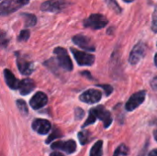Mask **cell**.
I'll return each instance as SVG.
<instances>
[{
  "mask_svg": "<svg viewBox=\"0 0 157 156\" xmlns=\"http://www.w3.org/2000/svg\"><path fill=\"white\" fill-rule=\"evenodd\" d=\"M71 51L73 52L74 57H75V61L77 62V63L79 65H82V66H84V65L89 66V65H92L94 63V62H95L94 55H92L90 53L84 52V51H78L76 49H74V48L71 49Z\"/></svg>",
  "mask_w": 157,
  "mask_h": 156,
  "instance_id": "obj_3",
  "label": "cell"
},
{
  "mask_svg": "<svg viewBox=\"0 0 157 156\" xmlns=\"http://www.w3.org/2000/svg\"><path fill=\"white\" fill-rule=\"evenodd\" d=\"M35 87V84L33 82V80L31 79H24L22 81L19 82V86H18V89H19V93L22 96H26L28 94H29Z\"/></svg>",
  "mask_w": 157,
  "mask_h": 156,
  "instance_id": "obj_15",
  "label": "cell"
},
{
  "mask_svg": "<svg viewBox=\"0 0 157 156\" xmlns=\"http://www.w3.org/2000/svg\"><path fill=\"white\" fill-rule=\"evenodd\" d=\"M106 3L109 6V7H110L112 10H114L116 13H119L120 14L121 12V8L118 5V3L116 2V0H106Z\"/></svg>",
  "mask_w": 157,
  "mask_h": 156,
  "instance_id": "obj_21",
  "label": "cell"
},
{
  "mask_svg": "<svg viewBox=\"0 0 157 156\" xmlns=\"http://www.w3.org/2000/svg\"><path fill=\"white\" fill-rule=\"evenodd\" d=\"M145 53V46L143 42H139L137 43L132 51L130 53V57H129V62L131 64H137L144 56Z\"/></svg>",
  "mask_w": 157,
  "mask_h": 156,
  "instance_id": "obj_7",
  "label": "cell"
},
{
  "mask_svg": "<svg viewBox=\"0 0 157 156\" xmlns=\"http://www.w3.org/2000/svg\"><path fill=\"white\" fill-rule=\"evenodd\" d=\"M102 97V93L99 90L97 89H88L85 91L83 94L80 96V100L85 103L88 104H95L100 101Z\"/></svg>",
  "mask_w": 157,
  "mask_h": 156,
  "instance_id": "obj_5",
  "label": "cell"
},
{
  "mask_svg": "<svg viewBox=\"0 0 157 156\" xmlns=\"http://www.w3.org/2000/svg\"><path fill=\"white\" fill-rule=\"evenodd\" d=\"M151 86H152L153 89L157 90V76L156 77H155V78L152 80V82H151Z\"/></svg>",
  "mask_w": 157,
  "mask_h": 156,
  "instance_id": "obj_26",
  "label": "cell"
},
{
  "mask_svg": "<svg viewBox=\"0 0 157 156\" xmlns=\"http://www.w3.org/2000/svg\"><path fill=\"white\" fill-rule=\"evenodd\" d=\"M145 97H146L145 91H140L133 94L126 103V109L128 111H132L136 109L141 104H143V102L145 99Z\"/></svg>",
  "mask_w": 157,
  "mask_h": 156,
  "instance_id": "obj_4",
  "label": "cell"
},
{
  "mask_svg": "<svg viewBox=\"0 0 157 156\" xmlns=\"http://www.w3.org/2000/svg\"><path fill=\"white\" fill-rule=\"evenodd\" d=\"M66 6V2L63 0H48L42 3L40 9L42 11H49V12H59L63 10Z\"/></svg>",
  "mask_w": 157,
  "mask_h": 156,
  "instance_id": "obj_6",
  "label": "cell"
},
{
  "mask_svg": "<svg viewBox=\"0 0 157 156\" xmlns=\"http://www.w3.org/2000/svg\"><path fill=\"white\" fill-rule=\"evenodd\" d=\"M123 1H125V2H127V3H131V2H132L133 0H123Z\"/></svg>",
  "mask_w": 157,
  "mask_h": 156,
  "instance_id": "obj_33",
  "label": "cell"
},
{
  "mask_svg": "<svg viewBox=\"0 0 157 156\" xmlns=\"http://www.w3.org/2000/svg\"><path fill=\"white\" fill-rule=\"evenodd\" d=\"M20 6H24V5H27L29 2V0H15Z\"/></svg>",
  "mask_w": 157,
  "mask_h": 156,
  "instance_id": "obj_28",
  "label": "cell"
},
{
  "mask_svg": "<svg viewBox=\"0 0 157 156\" xmlns=\"http://www.w3.org/2000/svg\"><path fill=\"white\" fill-rule=\"evenodd\" d=\"M17 108L18 110L20 111V113L23 115V116H27L28 115V107H27V104L24 100H17Z\"/></svg>",
  "mask_w": 157,
  "mask_h": 156,
  "instance_id": "obj_20",
  "label": "cell"
},
{
  "mask_svg": "<svg viewBox=\"0 0 157 156\" xmlns=\"http://www.w3.org/2000/svg\"><path fill=\"white\" fill-rule=\"evenodd\" d=\"M155 65L157 66V53L155 54Z\"/></svg>",
  "mask_w": 157,
  "mask_h": 156,
  "instance_id": "obj_32",
  "label": "cell"
},
{
  "mask_svg": "<svg viewBox=\"0 0 157 156\" xmlns=\"http://www.w3.org/2000/svg\"><path fill=\"white\" fill-rule=\"evenodd\" d=\"M19 7H20V6L15 0H4L1 3L0 10H1V14L3 16H5V15H8L10 13L16 11Z\"/></svg>",
  "mask_w": 157,
  "mask_h": 156,
  "instance_id": "obj_13",
  "label": "cell"
},
{
  "mask_svg": "<svg viewBox=\"0 0 157 156\" xmlns=\"http://www.w3.org/2000/svg\"><path fill=\"white\" fill-rule=\"evenodd\" d=\"M108 19L105 16L100 14H92L84 21V25L86 28L93 29H100L108 24Z\"/></svg>",
  "mask_w": 157,
  "mask_h": 156,
  "instance_id": "obj_1",
  "label": "cell"
},
{
  "mask_svg": "<svg viewBox=\"0 0 157 156\" xmlns=\"http://www.w3.org/2000/svg\"><path fill=\"white\" fill-rule=\"evenodd\" d=\"M148 156H157V150H154V151H152Z\"/></svg>",
  "mask_w": 157,
  "mask_h": 156,
  "instance_id": "obj_29",
  "label": "cell"
},
{
  "mask_svg": "<svg viewBox=\"0 0 157 156\" xmlns=\"http://www.w3.org/2000/svg\"><path fill=\"white\" fill-rule=\"evenodd\" d=\"M52 148L63 151L66 154H73L76 150V143L73 140H69L67 142H56L52 144Z\"/></svg>",
  "mask_w": 157,
  "mask_h": 156,
  "instance_id": "obj_10",
  "label": "cell"
},
{
  "mask_svg": "<svg viewBox=\"0 0 157 156\" xmlns=\"http://www.w3.org/2000/svg\"><path fill=\"white\" fill-rule=\"evenodd\" d=\"M51 127V123L47 120L37 119L32 122V129L40 135L47 134L50 131Z\"/></svg>",
  "mask_w": 157,
  "mask_h": 156,
  "instance_id": "obj_11",
  "label": "cell"
},
{
  "mask_svg": "<svg viewBox=\"0 0 157 156\" xmlns=\"http://www.w3.org/2000/svg\"><path fill=\"white\" fill-rule=\"evenodd\" d=\"M54 54L56 55L57 61L60 64V66L66 71H71L73 69V63L71 61V58L69 57L67 51L65 49L62 47H57L54 50Z\"/></svg>",
  "mask_w": 157,
  "mask_h": 156,
  "instance_id": "obj_2",
  "label": "cell"
},
{
  "mask_svg": "<svg viewBox=\"0 0 157 156\" xmlns=\"http://www.w3.org/2000/svg\"><path fill=\"white\" fill-rule=\"evenodd\" d=\"M103 88H106L105 90H106V94L107 95H109L111 92H112V87L110 86H101Z\"/></svg>",
  "mask_w": 157,
  "mask_h": 156,
  "instance_id": "obj_27",
  "label": "cell"
},
{
  "mask_svg": "<svg viewBox=\"0 0 157 156\" xmlns=\"http://www.w3.org/2000/svg\"><path fill=\"white\" fill-rule=\"evenodd\" d=\"M97 120V118H96V116L94 115V113L90 110V113H89V117H88V119H87V120L86 121V123L84 124V127H86V126H87V125H90V124H93L95 121Z\"/></svg>",
  "mask_w": 157,
  "mask_h": 156,
  "instance_id": "obj_24",
  "label": "cell"
},
{
  "mask_svg": "<svg viewBox=\"0 0 157 156\" xmlns=\"http://www.w3.org/2000/svg\"><path fill=\"white\" fill-rule=\"evenodd\" d=\"M102 146H103L102 141L97 142L91 148L90 156H102Z\"/></svg>",
  "mask_w": 157,
  "mask_h": 156,
  "instance_id": "obj_17",
  "label": "cell"
},
{
  "mask_svg": "<svg viewBox=\"0 0 157 156\" xmlns=\"http://www.w3.org/2000/svg\"><path fill=\"white\" fill-rule=\"evenodd\" d=\"M29 30H27V29H25V30H22L21 32H20V34H19V36H18V40L21 41H26V40H29Z\"/></svg>",
  "mask_w": 157,
  "mask_h": 156,
  "instance_id": "obj_23",
  "label": "cell"
},
{
  "mask_svg": "<svg viewBox=\"0 0 157 156\" xmlns=\"http://www.w3.org/2000/svg\"><path fill=\"white\" fill-rule=\"evenodd\" d=\"M152 29L155 32H157V12L155 13L154 18H153V23H152Z\"/></svg>",
  "mask_w": 157,
  "mask_h": 156,
  "instance_id": "obj_25",
  "label": "cell"
},
{
  "mask_svg": "<svg viewBox=\"0 0 157 156\" xmlns=\"http://www.w3.org/2000/svg\"><path fill=\"white\" fill-rule=\"evenodd\" d=\"M48 102L47 96L42 92H37L30 99L29 105L33 109H40L43 108Z\"/></svg>",
  "mask_w": 157,
  "mask_h": 156,
  "instance_id": "obj_12",
  "label": "cell"
},
{
  "mask_svg": "<svg viewBox=\"0 0 157 156\" xmlns=\"http://www.w3.org/2000/svg\"><path fill=\"white\" fill-rule=\"evenodd\" d=\"M21 16L24 17L25 19V25L27 27H33L36 23H37V18L34 15L32 14H28V13H24L21 14Z\"/></svg>",
  "mask_w": 157,
  "mask_h": 156,
  "instance_id": "obj_18",
  "label": "cell"
},
{
  "mask_svg": "<svg viewBox=\"0 0 157 156\" xmlns=\"http://www.w3.org/2000/svg\"><path fill=\"white\" fill-rule=\"evenodd\" d=\"M154 137H155V141L157 142V129L155 131V132H154Z\"/></svg>",
  "mask_w": 157,
  "mask_h": 156,
  "instance_id": "obj_31",
  "label": "cell"
},
{
  "mask_svg": "<svg viewBox=\"0 0 157 156\" xmlns=\"http://www.w3.org/2000/svg\"><path fill=\"white\" fill-rule=\"evenodd\" d=\"M91 111L94 113V115L96 116L97 120L99 119L100 120H102L104 122V125L106 128H108L111 122H112V117L111 114L104 108V107H98L96 108L91 109Z\"/></svg>",
  "mask_w": 157,
  "mask_h": 156,
  "instance_id": "obj_9",
  "label": "cell"
},
{
  "mask_svg": "<svg viewBox=\"0 0 157 156\" xmlns=\"http://www.w3.org/2000/svg\"><path fill=\"white\" fill-rule=\"evenodd\" d=\"M50 156H63L62 154H60V153H57V152H54V153H52Z\"/></svg>",
  "mask_w": 157,
  "mask_h": 156,
  "instance_id": "obj_30",
  "label": "cell"
},
{
  "mask_svg": "<svg viewBox=\"0 0 157 156\" xmlns=\"http://www.w3.org/2000/svg\"><path fill=\"white\" fill-rule=\"evenodd\" d=\"M88 135H89V132L88 131H80L79 134H78V138H79V141H80V143L81 144H86L88 141Z\"/></svg>",
  "mask_w": 157,
  "mask_h": 156,
  "instance_id": "obj_22",
  "label": "cell"
},
{
  "mask_svg": "<svg viewBox=\"0 0 157 156\" xmlns=\"http://www.w3.org/2000/svg\"><path fill=\"white\" fill-rule=\"evenodd\" d=\"M17 67H18V70L21 74H30L33 70H34V65L31 62L29 61H26L22 58H17Z\"/></svg>",
  "mask_w": 157,
  "mask_h": 156,
  "instance_id": "obj_14",
  "label": "cell"
},
{
  "mask_svg": "<svg viewBox=\"0 0 157 156\" xmlns=\"http://www.w3.org/2000/svg\"><path fill=\"white\" fill-rule=\"evenodd\" d=\"M128 154H129V149H128V147H127L125 144H121V145H120V146L116 149V151H115L113 156H127L128 155Z\"/></svg>",
  "mask_w": 157,
  "mask_h": 156,
  "instance_id": "obj_19",
  "label": "cell"
},
{
  "mask_svg": "<svg viewBox=\"0 0 157 156\" xmlns=\"http://www.w3.org/2000/svg\"><path fill=\"white\" fill-rule=\"evenodd\" d=\"M4 77H5L6 85L11 89H18L19 82L17 81V79L15 77V75L13 74V73L10 70H8V69L4 70Z\"/></svg>",
  "mask_w": 157,
  "mask_h": 156,
  "instance_id": "obj_16",
  "label": "cell"
},
{
  "mask_svg": "<svg viewBox=\"0 0 157 156\" xmlns=\"http://www.w3.org/2000/svg\"><path fill=\"white\" fill-rule=\"evenodd\" d=\"M73 41L75 45H77L78 47H80L84 50L90 51H94L96 50V47H95L94 43L92 42V40L85 35H82V34L75 35L73 38Z\"/></svg>",
  "mask_w": 157,
  "mask_h": 156,
  "instance_id": "obj_8",
  "label": "cell"
}]
</instances>
